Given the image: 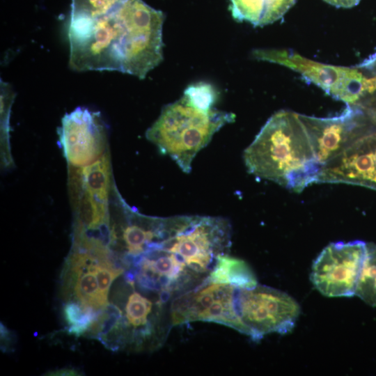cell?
Returning a JSON list of instances; mask_svg holds the SVG:
<instances>
[{"mask_svg": "<svg viewBox=\"0 0 376 376\" xmlns=\"http://www.w3.org/2000/svg\"><path fill=\"white\" fill-rule=\"evenodd\" d=\"M164 14L142 0H127L114 11L68 25L70 67L113 70L144 79L163 60Z\"/></svg>", "mask_w": 376, "mask_h": 376, "instance_id": "1", "label": "cell"}, {"mask_svg": "<svg viewBox=\"0 0 376 376\" xmlns=\"http://www.w3.org/2000/svg\"><path fill=\"white\" fill-rule=\"evenodd\" d=\"M250 173L301 192L318 182V162L299 114L281 110L271 116L244 152Z\"/></svg>", "mask_w": 376, "mask_h": 376, "instance_id": "2", "label": "cell"}, {"mask_svg": "<svg viewBox=\"0 0 376 376\" xmlns=\"http://www.w3.org/2000/svg\"><path fill=\"white\" fill-rule=\"evenodd\" d=\"M216 99V92L210 84L191 85L181 98L164 107L146 132V138L183 172L191 171L198 152L215 132L235 119L233 113L213 108Z\"/></svg>", "mask_w": 376, "mask_h": 376, "instance_id": "3", "label": "cell"}, {"mask_svg": "<svg viewBox=\"0 0 376 376\" xmlns=\"http://www.w3.org/2000/svg\"><path fill=\"white\" fill-rule=\"evenodd\" d=\"M235 307L242 333L256 341L270 333H288L300 313L299 304L290 295L258 284L237 287Z\"/></svg>", "mask_w": 376, "mask_h": 376, "instance_id": "4", "label": "cell"}, {"mask_svg": "<svg viewBox=\"0 0 376 376\" xmlns=\"http://www.w3.org/2000/svg\"><path fill=\"white\" fill-rule=\"evenodd\" d=\"M258 59L289 68L334 98L354 105L361 97L366 79L356 69L335 66L304 58L290 50H256Z\"/></svg>", "mask_w": 376, "mask_h": 376, "instance_id": "5", "label": "cell"}, {"mask_svg": "<svg viewBox=\"0 0 376 376\" xmlns=\"http://www.w3.org/2000/svg\"><path fill=\"white\" fill-rule=\"evenodd\" d=\"M366 243L334 242L326 246L314 261L311 280L327 297L355 295L363 266Z\"/></svg>", "mask_w": 376, "mask_h": 376, "instance_id": "6", "label": "cell"}, {"mask_svg": "<svg viewBox=\"0 0 376 376\" xmlns=\"http://www.w3.org/2000/svg\"><path fill=\"white\" fill-rule=\"evenodd\" d=\"M58 135L70 168L88 165L108 151L107 127L101 115L86 107H77L66 113Z\"/></svg>", "mask_w": 376, "mask_h": 376, "instance_id": "7", "label": "cell"}, {"mask_svg": "<svg viewBox=\"0 0 376 376\" xmlns=\"http://www.w3.org/2000/svg\"><path fill=\"white\" fill-rule=\"evenodd\" d=\"M362 112L347 104L338 116L318 118L299 114L308 134L315 156L323 166L359 139Z\"/></svg>", "mask_w": 376, "mask_h": 376, "instance_id": "8", "label": "cell"}, {"mask_svg": "<svg viewBox=\"0 0 376 376\" xmlns=\"http://www.w3.org/2000/svg\"><path fill=\"white\" fill-rule=\"evenodd\" d=\"M70 170V182L75 212L86 219L108 214L111 189L109 151L88 165Z\"/></svg>", "mask_w": 376, "mask_h": 376, "instance_id": "9", "label": "cell"}, {"mask_svg": "<svg viewBox=\"0 0 376 376\" xmlns=\"http://www.w3.org/2000/svg\"><path fill=\"white\" fill-rule=\"evenodd\" d=\"M318 182L376 186V139L360 138L324 164Z\"/></svg>", "mask_w": 376, "mask_h": 376, "instance_id": "10", "label": "cell"}, {"mask_svg": "<svg viewBox=\"0 0 376 376\" xmlns=\"http://www.w3.org/2000/svg\"><path fill=\"white\" fill-rule=\"evenodd\" d=\"M233 17L253 26H264L281 19L296 0H230Z\"/></svg>", "mask_w": 376, "mask_h": 376, "instance_id": "11", "label": "cell"}, {"mask_svg": "<svg viewBox=\"0 0 376 376\" xmlns=\"http://www.w3.org/2000/svg\"><path fill=\"white\" fill-rule=\"evenodd\" d=\"M207 279L212 282L251 288L258 284L249 266L242 260L228 253L220 256Z\"/></svg>", "mask_w": 376, "mask_h": 376, "instance_id": "12", "label": "cell"}, {"mask_svg": "<svg viewBox=\"0 0 376 376\" xmlns=\"http://www.w3.org/2000/svg\"><path fill=\"white\" fill-rule=\"evenodd\" d=\"M127 0H72L69 25L86 22L107 15Z\"/></svg>", "mask_w": 376, "mask_h": 376, "instance_id": "13", "label": "cell"}, {"mask_svg": "<svg viewBox=\"0 0 376 376\" xmlns=\"http://www.w3.org/2000/svg\"><path fill=\"white\" fill-rule=\"evenodd\" d=\"M355 295L376 306V245L366 244V254Z\"/></svg>", "mask_w": 376, "mask_h": 376, "instance_id": "14", "label": "cell"}, {"mask_svg": "<svg viewBox=\"0 0 376 376\" xmlns=\"http://www.w3.org/2000/svg\"><path fill=\"white\" fill-rule=\"evenodd\" d=\"M64 319L70 325L79 322L85 314V309L79 303L70 301L63 308Z\"/></svg>", "mask_w": 376, "mask_h": 376, "instance_id": "15", "label": "cell"}, {"mask_svg": "<svg viewBox=\"0 0 376 376\" xmlns=\"http://www.w3.org/2000/svg\"><path fill=\"white\" fill-rule=\"evenodd\" d=\"M327 3L340 8H352L356 6L360 0H324Z\"/></svg>", "mask_w": 376, "mask_h": 376, "instance_id": "16", "label": "cell"}, {"mask_svg": "<svg viewBox=\"0 0 376 376\" xmlns=\"http://www.w3.org/2000/svg\"><path fill=\"white\" fill-rule=\"evenodd\" d=\"M80 372L75 368H64L59 370L48 372L46 375L54 376H67V375H80Z\"/></svg>", "mask_w": 376, "mask_h": 376, "instance_id": "17", "label": "cell"}]
</instances>
